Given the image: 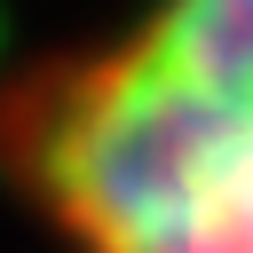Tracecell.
<instances>
[{"instance_id":"6da1fadb","label":"cell","mask_w":253,"mask_h":253,"mask_svg":"<svg viewBox=\"0 0 253 253\" xmlns=\"http://www.w3.org/2000/svg\"><path fill=\"white\" fill-rule=\"evenodd\" d=\"M0 174L63 253H253V0H142L32 55Z\"/></svg>"}]
</instances>
